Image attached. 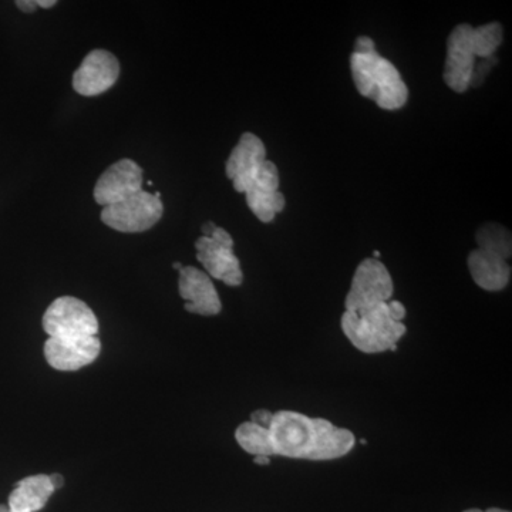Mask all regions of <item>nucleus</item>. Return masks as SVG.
I'll return each mask as SVG.
<instances>
[{
  "mask_svg": "<svg viewBox=\"0 0 512 512\" xmlns=\"http://www.w3.org/2000/svg\"><path fill=\"white\" fill-rule=\"evenodd\" d=\"M467 262L471 278L484 291H503L510 284L511 266L507 259L477 248L468 255Z\"/></svg>",
  "mask_w": 512,
  "mask_h": 512,
  "instance_id": "nucleus-15",
  "label": "nucleus"
},
{
  "mask_svg": "<svg viewBox=\"0 0 512 512\" xmlns=\"http://www.w3.org/2000/svg\"><path fill=\"white\" fill-rule=\"evenodd\" d=\"M476 239L478 248L493 252L507 261L511 258V234L503 225L494 222L483 225L478 229Z\"/></svg>",
  "mask_w": 512,
  "mask_h": 512,
  "instance_id": "nucleus-18",
  "label": "nucleus"
},
{
  "mask_svg": "<svg viewBox=\"0 0 512 512\" xmlns=\"http://www.w3.org/2000/svg\"><path fill=\"white\" fill-rule=\"evenodd\" d=\"M42 323L49 338H87L99 333V320L92 309L73 296L57 298L47 308Z\"/></svg>",
  "mask_w": 512,
  "mask_h": 512,
  "instance_id": "nucleus-4",
  "label": "nucleus"
},
{
  "mask_svg": "<svg viewBox=\"0 0 512 512\" xmlns=\"http://www.w3.org/2000/svg\"><path fill=\"white\" fill-rule=\"evenodd\" d=\"M101 352V342L97 336L87 338H49L45 343V357L53 369L60 372H76L84 366L92 365Z\"/></svg>",
  "mask_w": 512,
  "mask_h": 512,
  "instance_id": "nucleus-11",
  "label": "nucleus"
},
{
  "mask_svg": "<svg viewBox=\"0 0 512 512\" xmlns=\"http://www.w3.org/2000/svg\"><path fill=\"white\" fill-rule=\"evenodd\" d=\"M235 440H237L242 450L247 451L248 454H252L254 457L275 456L269 430L252 423V421L239 424L237 431H235Z\"/></svg>",
  "mask_w": 512,
  "mask_h": 512,
  "instance_id": "nucleus-17",
  "label": "nucleus"
},
{
  "mask_svg": "<svg viewBox=\"0 0 512 512\" xmlns=\"http://www.w3.org/2000/svg\"><path fill=\"white\" fill-rule=\"evenodd\" d=\"M55 491L50 476L46 474L23 478L9 495V512L40 511Z\"/></svg>",
  "mask_w": 512,
  "mask_h": 512,
  "instance_id": "nucleus-16",
  "label": "nucleus"
},
{
  "mask_svg": "<svg viewBox=\"0 0 512 512\" xmlns=\"http://www.w3.org/2000/svg\"><path fill=\"white\" fill-rule=\"evenodd\" d=\"M163 214L164 205L160 198L143 190L127 200L104 207L101 221L116 231L137 234L153 228Z\"/></svg>",
  "mask_w": 512,
  "mask_h": 512,
  "instance_id": "nucleus-5",
  "label": "nucleus"
},
{
  "mask_svg": "<svg viewBox=\"0 0 512 512\" xmlns=\"http://www.w3.org/2000/svg\"><path fill=\"white\" fill-rule=\"evenodd\" d=\"M474 28L458 25L447 40V59L444 64V82L453 92H467L471 87L477 53L473 40Z\"/></svg>",
  "mask_w": 512,
  "mask_h": 512,
  "instance_id": "nucleus-7",
  "label": "nucleus"
},
{
  "mask_svg": "<svg viewBox=\"0 0 512 512\" xmlns=\"http://www.w3.org/2000/svg\"><path fill=\"white\" fill-rule=\"evenodd\" d=\"M473 40L477 57L484 60L490 59L503 43V26L494 22L480 26V28H474Z\"/></svg>",
  "mask_w": 512,
  "mask_h": 512,
  "instance_id": "nucleus-19",
  "label": "nucleus"
},
{
  "mask_svg": "<svg viewBox=\"0 0 512 512\" xmlns=\"http://www.w3.org/2000/svg\"><path fill=\"white\" fill-rule=\"evenodd\" d=\"M56 5H57L56 0H37V6H39V8L50 9Z\"/></svg>",
  "mask_w": 512,
  "mask_h": 512,
  "instance_id": "nucleus-26",
  "label": "nucleus"
},
{
  "mask_svg": "<svg viewBox=\"0 0 512 512\" xmlns=\"http://www.w3.org/2000/svg\"><path fill=\"white\" fill-rule=\"evenodd\" d=\"M266 161V148L261 138L252 133L242 134L237 147L232 150L225 173L232 180L235 191L247 192L259 167Z\"/></svg>",
  "mask_w": 512,
  "mask_h": 512,
  "instance_id": "nucleus-13",
  "label": "nucleus"
},
{
  "mask_svg": "<svg viewBox=\"0 0 512 512\" xmlns=\"http://www.w3.org/2000/svg\"><path fill=\"white\" fill-rule=\"evenodd\" d=\"M326 423L328 420L313 419L292 410L274 413L268 430L275 456L312 461Z\"/></svg>",
  "mask_w": 512,
  "mask_h": 512,
  "instance_id": "nucleus-3",
  "label": "nucleus"
},
{
  "mask_svg": "<svg viewBox=\"0 0 512 512\" xmlns=\"http://www.w3.org/2000/svg\"><path fill=\"white\" fill-rule=\"evenodd\" d=\"M174 269H177V271L180 272L181 269H183V265H181L180 262H175Z\"/></svg>",
  "mask_w": 512,
  "mask_h": 512,
  "instance_id": "nucleus-29",
  "label": "nucleus"
},
{
  "mask_svg": "<svg viewBox=\"0 0 512 512\" xmlns=\"http://www.w3.org/2000/svg\"><path fill=\"white\" fill-rule=\"evenodd\" d=\"M279 171L272 161L266 160L259 167L251 187L245 192L249 210L262 222L274 221L275 215L284 211L285 195L279 191Z\"/></svg>",
  "mask_w": 512,
  "mask_h": 512,
  "instance_id": "nucleus-10",
  "label": "nucleus"
},
{
  "mask_svg": "<svg viewBox=\"0 0 512 512\" xmlns=\"http://www.w3.org/2000/svg\"><path fill=\"white\" fill-rule=\"evenodd\" d=\"M178 289L185 301V311L202 316H215L221 312L220 296L207 272L194 266H183Z\"/></svg>",
  "mask_w": 512,
  "mask_h": 512,
  "instance_id": "nucleus-12",
  "label": "nucleus"
},
{
  "mask_svg": "<svg viewBox=\"0 0 512 512\" xmlns=\"http://www.w3.org/2000/svg\"><path fill=\"white\" fill-rule=\"evenodd\" d=\"M376 52L375 42H373L370 37L360 36L359 39L356 40L355 52L359 53V55H367V53Z\"/></svg>",
  "mask_w": 512,
  "mask_h": 512,
  "instance_id": "nucleus-21",
  "label": "nucleus"
},
{
  "mask_svg": "<svg viewBox=\"0 0 512 512\" xmlns=\"http://www.w3.org/2000/svg\"><path fill=\"white\" fill-rule=\"evenodd\" d=\"M464 512H484V511L477 510V508H473V510H467V511H464Z\"/></svg>",
  "mask_w": 512,
  "mask_h": 512,
  "instance_id": "nucleus-31",
  "label": "nucleus"
},
{
  "mask_svg": "<svg viewBox=\"0 0 512 512\" xmlns=\"http://www.w3.org/2000/svg\"><path fill=\"white\" fill-rule=\"evenodd\" d=\"M16 6L25 13H33L37 8H39L36 0H18V2H16Z\"/></svg>",
  "mask_w": 512,
  "mask_h": 512,
  "instance_id": "nucleus-24",
  "label": "nucleus"
},
{
  "mask_svg": "<svg viewBox=\"0 0 512 512\" xmlns=\"http://www.w3.org/2000/svg\"><path fill=\"white\" fill-rule=\"evenodd\" d=\"M353 82L357 92L375 101L380 109L399 110L409 100V89L393 63L377 52L350 57Z\"/></svg>",
  "mask_w": 512,
  "mask_h": 512,
  "instance_id": "nucleus-1",
  "label": "nucleus"
},
{
  "mask_svg": "<svg viewBox=\"0 0 512 512\" xmlns=\"http://www.w3.org/2000/svg\"><path fill=\"white\" fill-rule=\"evenodd\" d=\"M340 323L350 343L369 355L396 350L397 342L407 332L403 322L392 319L387 302L359 312H345Z\"/></svg>",
  "mask_w": 512,
  "mask_h": 512,
  "instance_id": "nucleus-2",
  "label": "nucleus"
},
{
  "mask_svg": "<svg viewBox=\"0 0 512 512\" xmlns=\"http://www.w3.org/2000/svg\"><path fill=\"white\" fill-rule=\"evenodd\" d=\"M373 255H375V259H379L380 252L379 251H375V252H373Z\"/></svg>",
  "mask_w": 512,
  "mask_h": 512,
  "instance_id": "nucleus-30",
  "label": "nucleus"
},
{
  "mask_svg": "<svg viewBox=\"0 0 512 512\" xmlns=\"http://www.w3.org/2000/svg\"><path fill=\"white\" fill-rule=\"evenodd\" d=\"M143 191V170L136 161H117L104 171L94 187V200L103 207L117 204Z\"/></svg>",
  "mask_w": 512,
  "mask_h": 512,
  "instance_id": "nucleus-9",
  "label": "nucleus"
},
{
  "mask_svg": "<svg viewBox=\"0 0 512 512\" xmlns=\"http://www.w3.org/2000/svg\"><path fill=\"white\" fill-rule=\"evenodd\" d=\"M272 419H274V413L268 412V410L265 409L256 410V412L251 414L252 423L265 427V429H269Z\"/></svg>",
  "mask_w": 512,
  "mask_h": 512,
  "instance_id": "nucleus-20",
  "label": "nucleus"
},
{
  "mask_svg": "<svg viewBox=\"0 0 512 512\" xmlns=\"http://www.w3.org/2000/svg\"><path fill=\"white\" fill-rule=\"evenodd\" d=\"M215 228H217V225H215L214 222H207V224L202 225V234H204L202 237H211Z\"/></svg>",
  "mask_w": 512,
  "mask_h": 512,
  "instance_id": "nucleus-25",
  "label": "nucleus"
},
{
  "mask_svg": "<svg viewBox=\"0 0 512 512\" xmlns=\"http://www.w3.org/2000/svg\"><path fill=\"white\" fill-rule=\"evenodd\" d=\"M394 285L386 266L375 258H367L357 266L350 291L346 296V312H359L382 302L392 301Z\"/></svg>",
  "mask_w": 512,
  "mask_h": 512,
  "instance_id": "nucleus-6",
  "label": "nucleus"
},
{
  "mask_svg": "<svg viewBox=\"0 0 512 512\" xmlns=\"http://www.w3.org/2000/svg\"><path fill=\"white\" fill-rule=\"evenodd\" d=\"M387 308H389L390 316H392V319L396 320V322H403V319L406 318V308H404L403 303L399 301H389L387 302Z\"/></svg>",
  "mask_w": 512,
  "mask_h": 512,
  "instance_id": "nucleus-22",
  "label": "nucleus"
},
{
  "mask_svg": "<svg viewBox=\"0 0 512 512\" xmlns=\"http://www.w3.org/2000/svg\"><path fill=\"white\" fill-rule=\"evenodd\" d=\"M197 259L210 278L218 279L228 286H239L244 281L241 264L234 248L224 247L211 237H201L195 242Z\"/></svg>",
  "mask_w": 512,
  "mask_h": 512,
  "instance_id": "nucleus-14",
  "label": "nucleus"
},
{
  "mask_svg": "<svg viewBox=\"0 0 512 512\" xmlns=\"http://www.w3.org/2000/svg\"><path fill=\"white\" fill-rule=\"evenodd\" d=\"M50 480H52V484H53V487H55V490H57V488H62L63 487V477L60 476V474H53V476H50Z\"/></svg>",
  "mask_w": 512,
  "mask_h": 512,
  "instance_id": "nucleus-27",
  "label": "nucleus"
},
{
  "mask_svg": "<svg viewBox=\"0 0 512 512\" xmlns=\"http://www.w3.org/2000/svg\"><path fill=\"white\" fill-rule=\"evenodd\" d=\"M119 76L120 63L117 57L107 50H93L74 72L73 89L84 97L99 96L110 90Z\"/></svg>",
  "mask_w": 512,
  "mask_h": 512,
  "instance_id": "nucleus-8",
  "label": "nucleus"
},
{
  "mask_svg": "<svg viewBox=\"0 0 512 512\" xmlns=\"http://www.w3.org/2000/svg\"><path fill=\"white\" fill-rule=\"evenodd\" d=\"M255 463L259 466H268L271 463V457L259 456L255 457Z\"/></svg>",
  "mask_w": 512,
  "mask_h": 512,
  "instance_id": "nucleus-28",
  "label": "nucleus"
},
{
  "mask_svg": "<svg viewBox=\"0 0 512 512\" xmlns=\"http://www.w3.org/2000/svg\"><path fill=\"white\" fill-rule=\"evenodd\" d=\"M211 238L214 239V241H217L218 244L224 245V247L234 248V239L231 238V235H229L224 228H215V231L212 232Z\"/></svg>",
  "mask_w": 512,
  "mask_h": 512,
  "instance_id": "nucleus-23",
  "label": "nucleus"
}]
</instances>
